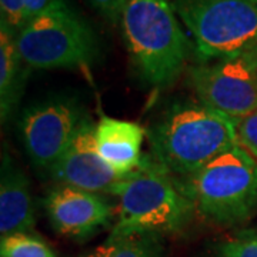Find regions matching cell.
Wrapping results in <instances>:
<instances>
[{"label": "cell", "instance_id": "obj_1", "mask_svg": "<svg viewBox=\"0 0 257 257\" xmlns=\"http://www.w3.org/2000/svg\"><path fill=\"white\" fill-rule=\"evenodd\" d=\"M153 159L169 173H196L239 145L237 120L202 103H180L149 130Z\"/></svg>", "mask_w": 257, "mask_h": 257}, {"label": "cell", "instance_id": "obj_2", "mask_svg": "<svg viewBox=\"0 0 257 257\" xmlns=\"http://www.w3.org/2000/svg\"><path fill=\"white\" fill-rule=\"evenodd\" d=\"M120 28L130 60L146 84L166 87L180 76L189 45L170 0H126Z\"/></svg>", "mask_w": 257, "mask_h": 257}, {"label": "cell", "instance_id": "obj_3", "mask_svg": "<svg viewBox=\"0 0 257 257\" xmlns=\"http://www.w3.org/2000/svg\"><path fill=\"white\" fill-rule=\"evenodd\" d=\"M119 214L110 236L173 233L190 220L192 200L155 159L143 156L138 169L117 184Z\"/></svg>", "mask_w": 257, "mask_h": 257}, {"label": "cell", "instance_id": "obj_4", "mask_svg": "<svg viewBox=\"0 0 257 257\" xmlns=\"http://www.w3.org/2000/svg\"><path fill=\"white\" fill-rule=\"evenodd\" d=\"M180 186L206 219L239 223L257 209V160L237 145L184 177Z\"/></svg>", "mask_w": 257, "mask_h": 257}, {"label": "cell", "instance_id": "obj_5", "mask_svg": "<svg viewBox=\"0 0 257 257\" xmlns=\"http://www.w3.org/2000/svg\"><path fill=\"white\" fill-rule=\"evenodd\" d=\"M19 53L32 69L80 67L99 56L92 26L67 0H50L16 36Z\"/></svg>", "mask_w": 257, "mask_h": 257}, {"label": "cell", "instance_id": "obj_6", "mask_svg": "<svg viewBox=\"0 0 257 257\" xmlns=\"http://www.w3.org/2000/svg\"><path fill=\"white\" fill-rule=\"evenodd\" d=\"M203 62L257 49L256 0H170Z\"/></svg>", "mask_w": 257, "mask_h": 257}, {"label": "cell", "instance_id": "obj_7", "mask_svg": "<svg viewBox=\"0 0 257 257\" xmlns=\"http://www.w3.org/2000/svg\"><path fill=\"white\" fill-rule=\"evenodd\" d=\"M190 82L202 104L243 119L257 110V49L199 64Z\"/></svg>", "mask_w": 257, "mask_h": 257}, {"label": "cell", "instance_id": "obj_8", "mask_svg": "<svg viewBox=\"0 0 257 257\" xmlns=\"http://www.w3.org/2000/svg\"><path fill=\"white\" fill-rule=\"evenodd\" d=\"M84 116L80 103L69 96L50 97L25 110L20 132L29 157L37 169L52 170Z\"/></svg>", "mask_w": 257, "mask_h": 257}, {"label": "cell", "instance_id": "obj_9", "mask_svg": "<svg viewBox=\"0 0 257 257\" xmlns=\"http://www.w3.org/2000/svg\"><path fill=\"white\" fill-rule=\"evenodd\" d=\"M96 123L87 114L74 133L69 147L49 172L62 186H72L99 194H113L124 179L99 153Z\"/></svg>", "mask_w": 257, "mask_h": 257}, {"label": "cell", "instance_id": "obj_10", "mask_svg": "<svg viewBox=\"0 0 257 257\" xmlns=\"http://www.w3.org/2000/svg\"><path fill=\"white\" fill-rule=\"evenodd\" d=\"M45 210L53 229L72 239L92 236L114 216L113 206L99 193L62 184L47 193Z\"/></svg>", "mask_w": 257, "mask_h": 257}, {"label": "cell", "instance_id": "obj_11", "mask_svg": "<svg viewBox=\"0 0 257 257\" xmlns=\"http://www.w3.org/2000/svg\"><path fill=\"white\" fill-rule=\"evenodd\" d=\"M35 204L28 176L9 153L2 156L0 175V233H29L35 227Z\"/></svg>", "mask_w": 257, "mask_h": 257}, {"label": "cell", "instance_id": "obj_12", "mask_svg": "<svg viewBox=\"0 0 257 257\" xmlns=\"http://www.w3.org/2000/svg\"><path fill=\"white\" fill-rule=\"evenodd\" d=\"M146 130L135 121L101 117L96 126V142L101 157L119 173L128 175L138 169Z\"/></svg>", "mask_w": 257, "mask_h": 257}, {"label": "cell", "instance_id": "obj_13", "mask_svg": "<svg viewBox=\"0 0 257 257\" xmlns=\"http://www.w3.org/2000/svg\"><path fill=\"white\" fill-rule=\"evenodd\" d=\"M16 33L0 20V111L5 123L16 107L23 83L22 63Z\"/></svg>", "mask_w": 257, "mask_h": 257}, {"label": "cell", "instance_id": "obj_14", "mask_svg": "<svg viewBox=\"0 0 257 257\" xmlns=\"http://www.w3.org/2000/svg\"><path fill=\"white\" fill-rule=\"evenodd\" d=\"M86 257H165V248L157 234L110 236Z\"/></svg>", "mask_w": 257, "mask_h": 257}, {"label": "cell", "instance_id": "obj_15", "mask_svg": "<svg viewBox=\"0 0 257 257\" xmlns=\"http://www.w3.org/2000/svg\"><path fill=\"white\" fill-rule=\"evenodd\" d=\"M0 257H57L43 240L29 233H13L0 241Z\"/></svg>", "mask_w": 257, "mask_h": 257}, {"label": "cell", "instance_id": "obj_16", "mask_svg": "<svg viewBox=\"0 0 257 257\" xmlns=\"http://www.w3.org/2000/svg\"><path fill=\"white\" fill-rule=\"evenodd\" d=\"M0 20L18 35L28 23L23 0H0Z\"/></svg>", "mask_w": 257, "mask_h": 257}, {"label": "cell", "instance_id": "obj_17", "mask_svg": "<svg viewBox=\"0 0 257 257\" xmlns=\"http://www.w3.org/2000/svg\"><path fill=\"white\" fill-rule=\"evenodd\" d=\"M239 145L257 160V110L237 120Z\"/></svg>", "mask_w": 257, "mask_h": 257}, {"label": "cell", "instance_id": "obj_18", "mask_svg": "<svg viewBox=\"0 0 257 257\" xmlns=\"http://www.w3.org/2000/svg\"><path fill=\"white\" fill-rule=\"evenodd\" d=\"M221 257H257V237L231 240L221 247Z\"/></svg>", "mask_w": 257, "mask_h": 257}, {"label": "cell", "instance_id": "obj_19", "mask_svg": "<svg viewBox=\"0 0 257 257\" xmlns=\"http://www.w3.org/2000/svg\"><path fill=\"white\" fill-rule=\"evenodd\" d=\"M89 3L94 9L99 10L107 20L117 25L120 23L126 0H89Z\"/></svg>", "mask_w": 257, "mask_h": 257}, {"label": "cell", "instance_id": "obj_20", "mask_svg": "<svg viewBox=\"0 0 257 257\" xmlns=\"http://www.w3.org/2000/svg\"><path fill=\"white\" fill-rule=\"evenodd\" d=\"M50 3V0H23V6H25V13H26V19L32 20V19L37 16L42 10L46 9V6Z\"/></svg>", "mask_w": 257, "mask_h": 257}, {"label": "cell", "instance_id": "obj_21", "mask_svg": "<svg viewBox=\"0 0 257 257\" xmlns=\"http://www.w3.org/2000/svg\"><path fill=\"white\" fill-rule=\"evenodd\" d=\"M256 2H257V0H256Z\"/></svg>", "mask_w": 257, "mask_h": 257}]
</instances>
